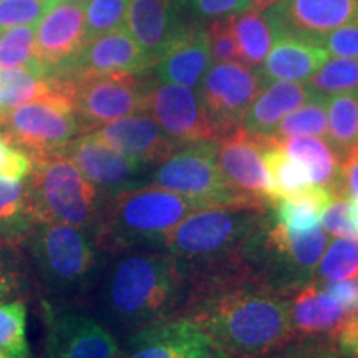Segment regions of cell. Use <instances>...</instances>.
<instances>
[{
	"label": "cell",
	"mask_w": 358,
	"mask_h": 358,
	"mask_svg": "<svg viewBox=\"0 0 358 358\" xmlns=\"http://www.w3.org/2000/svg\"><path fill=\"white\" fill-rule=\"evenodd\" d=\"M290 299L245 272L187 280L185 317L206 330L232 358H264L294 338Z\"/></svg>",
	"instance_id": "6da1fadb"
},
{
	"label": "cell",
	"mask_w": 358,
	"mask_h": 358,
	"mask_svg": "<svg viewBox=\"0 0 358 358\" xmlns=\"http://www.w3.org/2000/svg\"><path fill=\"white\" fill-rule=\"evenodd\" d=\"M186 292L185 272L166 250L136 249L105 257L90 301L106 325L131 335L178 317Z\"/></svg>",
	"instance_id": "7a4b0ae2"
},
{
	"label": "cell",
	"mask_w": 358,
	"mask_h": 358,
	"mask_svg": "<svg viewBox=\"0 0 358 358\" xmlns=\"http://www.w3.org/2000/svg\"><path fill=\"white\" fill-rule=\"evenodd\" d=\"M268 208L201 209L182 219L168 236L164 250L186 280L196 277L250 272L249 245L266 221Z\"/></svg>",
	"instance_id": "3957f363"
},
{
	"label": "cell",
	"mask_w": 358,
	"mask_h": 358,
	"mask_svg": "<svg viewBox=\"0 0 358 358\" xmlns=\"http://www.w3.org/2000/svg\"><path fill=\"white\" fill-rule=\"evenodd\" d=\"M25 245L32 280L48 297L45 302L77 307L90 301L106 257L92 236L69 224L37 222Z\"/></svg>",
	"instance_id": "277c9868"
},
{
	"label": "cell",
	"mask_w": 358,
	"mask_h": 358,
	"mask_svg": "<svg viewBox=\"0 0 358 358\" xmlns=\"http://www.w3.org/2000/svg\"><path fill=\"white\" fill-rule=\"evenodd\" d=\"M194 211L201 209L192 201L148 182L106 199L93 241L105 256L136 249L164 250L171 231Z\"/></svg>",
	"instance_id": "5b68a950"
},
{
	"label": "cell",
	"mask_w": 358,
	"mask_h": 358,
	"mask_svg": "<svg viewBox=\"0 0 358 358\" xmlns=\"http://www.w3.org/2000/svg\"><path fill=\"white\" fill-rule=\"evenodd\" d=\"M32 161L34 169L25 179L37 222L69 224L93 237L108 198L64 153Z\"/></svg>",
	"instance_id": "8992f818"
},
{
	"label": "cell",
	"mask_w": 358,
	"mask_h": 358,
	"mask_svg": "<svg viewBox=\"0 0 358 358\" xmlns=\"http://www.w3.org/2000/svg\"><path fill=\"white\" fill-rule=\"evenodd\" d=\"M150 185L182 196L199 209L256 208L224 178L217 163V140L182 145L150 174Z\"/></svg>",
	"instance_id": "52a82bcc"
},
{
	"label": "cell",
	"mask_w": 358,
	"mask_h": 358,
	"mask_svg": "<svg viewBox=\"0 0 358 358\" xmlns=\"http://www.w3.org/2000/svg\"><path fill=\"white\" fill-rule=\"evenodd\" d=\"M50 78L58 92L69 98L82 133L95 131L115 120L145 111L151 83V78L143 77V73L95 75L73 80L50 75Z\"/></svg>",
	"instance_id": "ba28073f"
},
{
	"label": "cell",
	"mask_w": 358,
	"mask_h": 358,
	"mask_svg": "<svg viewBox=\"0 0 358 358\" xmlns=\"http://www.w3.org/2000/svg\"><path fill=\"white\" fill-rule=\"evenodd\" d=\"M0 133L35 158L60 153L82 128L69 98L55 95L0 115Z\"/></svg>",
	"instance_id": "9c48e42d"
},
{
	"label": "cell",
	"mask_w": 358,
	"mask_h": 358,
	"mask_svg": "<svg viewBox=\"0 0 358 358\" xmlns=\"http://www.w3.org/2000/svg\"><path fill=\"white\" fill-rule=\"evenodd\" d=\"M266 85L257 69L244 62H214L209 66L198 93L217 140L241 127L250 103Z\"/></svg>",
	"instance_id": "30bf717a"
},
{
	"label": "cell",
	"mask_w": 358,
	"mask_h": 358,
	"mask_svg": "<svg viewBox=\"0 0 358 358\" xmlns=\"http://www.w3.org/2000/svg\"><path fill=\"white\" fill-rule=\"evenodd\" d=\"M47 324L45 358H116L120 347L113 334L96 319L73 307L43 302Z\"/></svg>",
	"instance_id": "8fae6325"
},
{
	"label": "cell",
	"mask_w": 358,
	"mask_h": 358,
	"mask_svg": "<svg viewBox=\"0 0 358 358\" xmlns=\"http://www.w3.org/2000/svg\"><path fill=\"white\" fill-rule=\"evenodd\" d=\"M145 111L153 116L178 146L217 140L196 88L151 78Z\"/></svg>",
	"instance_id": "7c38bea8"
},
{
	"label": "cell",
	"mask_w": 358,
	"mask_h": 358,
	"mask_svg": "<svg viewBox=\"0 0 358 358\" xmlns=\"http://www.w3.org/2000/svg\"><path fill=\"white\" fill-rule=\"evenodd\" d=\"M262 13L275 40L295 37L315 43L322 35L358 20V0H277Z\"/></svg>",
	"instance_id": "4fadbf2b"
},
{
	"label": "cell",
	"mask_w": 358,
	"mask_h": 358,
	"mask_svg": "<svg viewBox=\"0 0 358 358\" xmlns=\"http://www.w3.org/2000/svg\"><path fill=\"white\" fill-rule=\"evenodd\" d=\"M60 153L69 156L75 166L80 169V173L92 185H95L106 198L148 185L145 181L148 168L116 151L93 131L80 134Z\"/></svg>",
	"instance_id": "5bb4252c"
},
{
	"label": "cell",
	"mask_w": 358,
	"mask_h": 358,
	"mask_svg": "<svg viewBox=\"0 0 358 358\" xmlns=\"http://www.w3.org/2000/svg\"><path fill=\"white\" fill-rule=\"evenodd\" d=\"M151 66L140 45L123 27L85 42L69 62L48 73L62 80H73L111 73L140 75Z\"/></svg>",
	"instance_id": "9a60e30c"
},
{
	"label": "cell",
	"mask_w": 358,
	"mask_h": 358,
	"mask_svg": "<svg viewBox=\"0 0 358 358\" xmlns=\"http://www.w3.org/2000/svg\"><path fill=\"white\" fill-rule=\"evenodd\" d=\"M122 358H232L198 324L174 317L129 335Z\"/></svg>",
	"instance_id": "2e32d148"
},
{
	"label": "cell",
	"mask_w": 358,
	"mask_h": 358,
	"mask_svg": "<svg viewBox=\"0 0 358 358\" xmlns=\"http://www.w3.org/2000/svg\"><path fill=\"white\" fill-rule=\"evenodd\" d=\"M268 138L252 136L237 128L217 140V163L232 189L256 208H268L264 150Z\"/></svg>",
	"instance_id": "e0dca14e"
},
{
	"label": "cell",
	"mask_w": 358,
	"mask_h": 358,
	"mask_svg": "<svg viewBox=\"0 0 358 358\" xmlns=\"http://www.w3.org/2000/svg\"><path fill=\"white\" fill-rule=\"evenodd\" d=\"M93 133L145 168L158 166L178 150L176 143L146 111L115 120Z\"/></svg>",
	"instance_id": "ac0fdd59"
},
{
	"label": "cell",
	"mask_w": 358,
	"mask_h": 358,
	"mask_svg": "<svg viewBox=\"0 0 358 358\" xmlns=\"http://www.w3.org/2000/svg\"><path fill=\"white\" fill-rule=\"evenodd\" d=\"M179 8L178 0H128L124 29L140 45L151 65L186 30L179 20Z\"/></svg>",
	"instance_id": "d6986e66"
},
{
	"label": "cell",
	"mask_w": 358,
	"mask_h": 358,
	"mask_svg": "<svg viewBox=\"0 0 358 358\" xmlns=\"http://www.w3.org/2000/svg\"><path fill=\"white\" fill-rule=\"evenodd\" d=\"M85 42L83 3H55L35 30V52L48 71L69 62Z\"/></svg>",
	"instance_id": "ffe728a7"
},
{
	"label": "cell",
	"mask_w": 358,
	"mask_h": 358,
	"mask_svg": "<svg viewBox=\"0 0 358 358\" xmlns=\"http://www.w3.org/2000/svg\"><path fill=\"white\" fill-rule=\"evenodd\" d=\"M211 62L208 30L199 27H186L185 32L174 40L166 53L153 65V78L158 82L198 90L201 80L211 66Z\"/></svg>",
	"instance_id": "44dd1931"
},
{
	"label": "cell",
	"mask_w": 358,
	"mask_h": 358,
	"mask_svg": "<svg viewBox=\"0 0 358 358\" xmlns=\"http://www.w3.org/2000/svg\"><path fill=\"white\" fill-rule=\"evenodd\" d=\"M317 95L308 82H271L245 111L241 129L252 136L271 138L279 123Z\"/></svg>",
	"instance_id": "7402d4cb"
},
{
	"label": "cell",
	"mask_w": 358,
	"mask_h": 358,
	"mask_svg": "<svg viewBox=\"0 0 358 358\" xmlns=\"http://www.w3.org/2000/svg\"><path fill=\"white\" fill-rule=\"evenodd\" d=\"M329 58L330 53L320 45L295 37H279L257 71L266 83L308 82Z\"/></svg>",
	"instance_id": "603a6c76"
},
{
	"label": "cell",
	"mask_w": 358,
	"mask_h": 358,
	"mask_svg": "<svg viewBox=\"0 0 358 358\" xmlns=\"http://www.w3.org/2000/svg\"><path fill=\"white\" fill-rule=\"evenodd\" d=\"M290 325L294 337L334 335L350 313L313 282L290 299Z\"/></svg>",
	"instance_id": "cb8c5ba5"
},
{
	"label": "cell",
	"mask_w": 358,
	"mask_h": 358,
	"mask_svg": "<svg viewBox=\"0 0 358 358\" xmlns=\"http://www.w3.org/2000/svg\"><path fill=\"white\" fill-rule=\"evenodd\" d=\"M277 141L294 159L301 161L307 168L312 185L332 191L337 198L343 194V156L327 138L299 136Z\"/></svg>",
	"instance_id": "d4e9b609"
},
{
	"label": "cell",
	"mask_w": 358,
	"mask_h": 358,
	"mask_svg": "<svg viewBox=\"0 0 358 358\" xmlns=\"http://www.w3.org/2000/svg\"><path fill=\"white\" fill-rule=\"evenodd\" d=\"M35 224L27 181L0 179V245H25Z\"/></svg>",
	"instance_id": "484cf974"
},
{
	"label": "cell",
	"mask_w": 358,
	"mask_h": 358,
	"mask_svg": "<svg viewBox=\"0 0 358 358\" xmlns=\"http://www.w3.org/2000/svg\"><path fill=\"white\" fill-rule=\"evenodd\" d=\"M264 166L267 174L268 201L290 198L310 186V174L301 161L294 159L274 138H268L264 150Z\"/></svg>",
	"instance_id": "4316f807"
},
{
	"label": "cell",
	"mask_w": 358,
	"mask_h": 358,
	"mask_svg": "<svg viewBox=\"0 0 358 358\" xmlns=\"http://www.w3.org/2000/svg\"><path fill=\"white\" fill-rule=\"evenodd\" d=\"M55 95L62 93L48 73L27 69L0 70V115L25 103L47 100Z\"/></svg>",
	"instance_id": "83f0119b"
},
{
	"label": "cell",
	"mask_w": 358,
	"mask_h": 358,
	"mask_svg": "<svg viewBox=\"0 0 358 358\" xmlns=\"http://www.w3.org/2000/svg\"><path fill=\"white\" fill-rule=\"evenodd\" d=\"M236 42L239 47L241 62L249 66H259L271 52L275 34L262 12L245 10L232 17Z\"/></svg>",
	"instance_id": "f1b7e54d"
},
{
	"label": "cell",
	"mask_w": 358,
	"mask_h": 358,
	"mask_svg": "<svg viewBox=\"0 0 358 358\" xmlns=\"http://www.w3.org/2000/svg\"><path fill=\"white\" fill-rule=\"evenodd\" d=\"M329 133L327 140L345 156L358 150V90L335 93L327 98Z\"/></svg>",
	"instance_id": "f546056e"
},
{
	"label": "cell",
	"mask_w": 358,
	"mask_h": 358,
	"mask_svg": "<svg viewBox=\"0 0 358 358\" xmlns=\"http://www.w3.org/2000/svg\"><path fill=\"white\" fill-rule=\"evenodd\" d=\"M327 98L329 96L317 93L315 96L285 116L271 138H274V140L299 136L327 138V133H329Z\"/></svg>",
	"instance_id": "4dcf8cb0"
},
{
	"label": "cell",
	"mask_w": 358,
	"mask_h": 358,
	"mask_svg": "<svg viewBox=\"0 0 358 358\" xmlns=\"http://www.w3.org/2000/svg\"><path fill=\"white\" fill-rule=\"evenodd\" d=\"M37 25H20L0 32V70L27 69L48 73L35 52Z\"/></svg>",
	"instance_id": "1f68e13d"
},
{
	"label": "cell",
	"mask_w": 358,
	"mask_h": 358,
	"mask_svg": "<svg viewBox=\"0 0 358 358\" xmlns=\"http://www.w3.org/2000/svg\"><path fill=\"white\" fill-rule=\"evenodd\" d=\"M358 277V239L338 237L324 252L315 268L313 284L324 285Z\"/></svg>",
	"instance_id": "d6a6232c"
},
{
	"label": "cell",
	"mask_w": 358,
	"mask_h": 358,
	"mask_svg": "<svg viewBox=\"0 0 358 358\" xmlns=\"http://www.w3.org/2000/svg\"><path fill=\"white\" fill-rule=\"evenodd\" d=\"M25 329V302L19 299L0 303V350L12 358H30Z\"/></svg>",
	"instance_id": "836d02e7"
},
{
	"label": "cell",
	"mask_w": 358,
	"mask_h": 358,
	"mask_svg": "<svg viewBox=\"0 0 358 358\" xmlns=\"http://www.w3.org/2000/svg\"><path fill=\"white\" fill-rule=\"evenodd\" d=\"M308 85L325 96L358 90V60L345 57L329 58L308 80Z\"/></svg>",
	"instance_id": "e575fe53"
},
{
	"label": "cell",
	"mask_w": 358,
	"mask_h": 358,
	"mask_svg": "<svg viewBox=\"0 0 358 358\" xmlns=\"http://www.w3.org/2000/svg\"><path fill=\"white\" fill-rule=\"evenodd\" d=\"M30 282L32 274L22 249L0 245V303L25 294Z\"/></svg>",
	"instance_id": "d590c367"
},
{
	"label": "cell",
	"mask_w": 358,
	"mask_h": 358,
	"mask_svg": "<svg viewBox=\"0 0 358 358\" xmlns=\"http://www.w3.org/2000/svg\"><path fill=\"white\" fill-rule=\"evenodd\" d=\"M83 6L87 42L124 27L128 0H87Z\"/></svg>",
	"instance_id": "8d00e7d4"
},
{
	"label": "cell",
	"mask_w": 358,
	"mask_h": 358,
	"mask_svg": "<svg viewBox=\"0 0 358 358\" xmlns=\"http://www.w3.org/2000/svg\"><path fill=\"white\" fill-rule=\"evenodd\" d=\"M271 209L275 221L285 231L294 232V234H302V232L315 229L319 227L322 219V211L319 208L294 198L275 201L271 204Z\"/></svg>",
	"instance_id": "74e56055"
},
{
	"label": "cell",
	"mask_w": 358,
	"mask_h": 358,
	"mask_svg": "<svg viewBox=\"0 0 358 358\" xmlns=\"http://www.w3.org/2000/svg\"><path fill=\"white\" fill-rule=\"evenodd\" d=\"M53 6V0H0V32L20 25H37Z\"/></svg>",
	"instance_id": "f35d334b"
},
{
	"label": "cell",
	"mask_w": 358,
	"mask_h": 358,
	"mask_svg": "<svg viewBox=\"0 0 358 358\" xmlns=\"http://www.w3.org/2000/svg\"><path fill=\"white\" fill-rule=\"evenodd\" d=\"M232 17L216 19L208 30L209 50L214 62H241L239 47L232 29Z\"/></svg>",
	"instance_id": "ab89813d"
},
{
	"label": "cell",
	"mask_w": 358,
	"mask_h": 358,
	"mask_svg": "<svg viewBox=\"0 0 358 358\" xmlns=\"http://www.w3.org/2000/svg\"><path fill=\"white\" fill-rule=\"evenodd\" d=\"M292 338L282 350V358H343L338 352L334 335H313V337Z\"/></svg>",
	"instance_id": "60d3db41"
},
{
	"label": "cell",
	"mask_w": 358,
	"mask_h": 358,
	"mask_svg": "<svg viewBox=\"0 0 358 358\" xmlns=\"http://www.w3.org/2000/svg\"><path fill=\"white\" fill-rule=\"evenodd\" d=\"M32 156L0 133V179L22 181L32 173Z\"/></svg>",
	"instance_id": "b9f144b4"
},
{
	"label": "cell",
	"mask_w": 358,
	"mask_h": 358,
	"mask_svg": "<svg viewBox=\"0 0 358 358\" xmlns=\"http://www.w3.org/2000/svg\"><path fill=\"white\" fill-rule=\"evenodd\" d=\"M320 221L324 224L327 234L358 239V231L352 216V201L345 196L334 199L329 208L322 213Z\"/></svg>",
	"instance_id": "7bdbcfd3"
},
{
	"label": "cell",
	"mask_w": 358,
	"mask_h": 358,
	"mask_svg": "<svg viewBox=\"0 0 358 358\" xmlns=\"http://www.w3.org/2000/svg\"><path fill=\"white\" fill-rule=\"evenodd\" d=\"M315 43L324 47L334 57L357 58L358 60V20L322 35Z\"/></svg>",
	"instance_id": "ee69618b"
},
{
	"label": "cell",
	"mask_w": 358,
	"mask_h": 358,
	"mask_svg": "<svg viewBox=\"0 0 358 358\" xmlns=\"http://www.w3.org/2000/svg\"><path fill=\"white\" fill-rule=\"evenodd\" d=\"M178 2L201 19H222L250 10L248 0H178Z\"/></svg>",
	"instance_id": "f6af8a7d"
},
{
	"label": "cell",
	"mask_w": 358,
	"mask_h": 358,
	"mask_svg": "<svg viewBox=\"0 0 358 358\" xmlns=\"http://www.w3.org/2000/svg\"><path fill=\"white\" fill-rule=\"evenodd\" d=\"M334 338L343 358H358V312L338 327Z\"/></svg>",
	"instance_id": "bcb514c9"
},
{
	"label": "cell",
	"mask_w": 358,
	"mask_h": 358,
	"mask_svg": "<svg viewBox=\"0 0 358 358\" xmlns=\"http://www.w3.org/2000/svg\"><path fill=\"white\" fill-rule=\"evenodd\" d=\"M343 194L348 199L358 203V150H353L343 156Z\"/></svg>",
	"instance_id": "7dc6e473"
},
{
	"label": "cell",
	"mask_w": 358,
	"mask_h": 358,
	"mask_svg": "<svg viewBox=\"0 0 358 358\" xmlns=\"http://www.w3.org/2000/svg\"><path fill=\"white\" fill-rule=\"evenodd\" d=\"M248 2H249L250 10L262 12L264 8H267L268 6H272V3H275L277 0H248Z\"/></svg>",
	"instance_id": "c3c4849f"
},
{
	"label": "cell",
	"mask_w": 358,
	"mask_h": 358,
	"mask_svg": "<svg viewBox=\"0 0 358 358\" xmlns=\"http://www.w3.org/2000/svg\"><path fill=\"white\" fill-rule=\"evenodd\" d=\"M55 3H85L87 0H53Z\"/></svg>",
	"instance_id": "681fc988"
},
{
	"label": "cell",
	"mask_w": 358,
	"mask_h": 358,
	"mask_svg": "<svg viewBox=\"0 0 358 358\" xmlns=\"http://www.w3.org/2000/svg\"><path fill=\"white\" fill-rule=\"evenodd\" d=\"M0 358H12V357H8L7 353H3L2 350H0Z\"/></svg>",
	"instance_id": "f907efd6"
}]
</instances>
